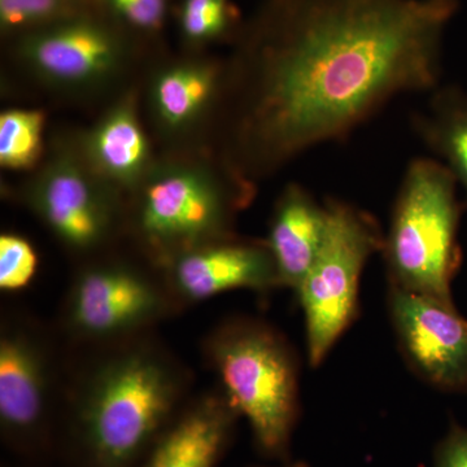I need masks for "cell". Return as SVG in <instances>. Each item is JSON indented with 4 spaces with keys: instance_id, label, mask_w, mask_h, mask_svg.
I'll list each match as a JSON object with an SVG mask.
<instances>
[{
    "instance_id": "cell-1",
    "label": "cell",
    "mask_w": 467,
    "mask_h": 467,
    "mask_svg": "<svg viewBox=\"0 0 467 467\" xmlns=\"http://www.w3.org/2000/svg\"><path fill=\"white\" fill-rule=\"evenodd\" d=\"M456 0H264L223 61L212 153L256 184L431 92Z\"/></svg>"
},
{
    "instance_id": "cell-2",
    "label": "cell",
    "mask_w": 467,
    "mask_h": 467,
    "mask_svg": "<svg viewBox=\"0 0 467 467\" xmlns=\"http://www.w3.org/2000/svg\"><path fill=\"white\" fill-rule=\"evenodd\" d=\"M64 389L77 467H137L192 396L193 374L150 333L92 347Z\"/></svg>"
},
{
    "instance_id": "cell-3",
    "label": "cell",
    "mask_w": 467,
    "mask_h": 467,
    "mask_svg": "<svg viewBox=\"0 0 467 467\" xmlns=\"http://www.w3.org/2000/svg\"><path fill=\"white\" fill-rule=\"evenodd\" d=\"M209 150H173L156 159L126 198L125 234L156 267L208 243L235 236V223L256 196Z\"/></svg>"
},
{
    "instance_id": "cell-4",
    "label": "cell",
    "mask_w": 467,
    "mask_h": 467,
    "mask_svg": "<svg viewBox=\"0 0 467 467\" xmlns=\"http://www.w3.org/2000/svg\"><path fill=\"white\" fill-rule=\"evenodd\" d=\"M217 389L247 420L257 451L285 460L300 414L299 362L284 335L251 317L227 318L202 343Z\"/></svg>"
},
{
    "instance_id": "cell-5",
    "label": "cell",
    "mask_w": 467,
    "mask_h": 467,
    "mask_svg": "<svg viewBox=\"0 0 467 467\" xmlns=\"http://www.w3.org/2000/svg\"><path fill=\"white\" fill-rule=\"evenodd\" d=\"M460 208L454 178L441 162H409L384 233L389 285L453 304L451 284L459 265Z\"/></svg>"
},
{
    "instance_id": "cell-6",
    "label": "cell",
    "mask_w": 467,
    "mask_h": 467,
    "mask_svg": "<svg viewBox=\"0 0 467 467\" xmlns=\"http://www.w3.org/2000/svg\"><path fill=\"white\" fill-rule=\"evenodd\" d=\"M159 267L92 257L77 270L61 304L60 330L84 348L152 333L181 312Z\"/></svg>"
},
{
    "instance_id": "cell-7",
    "label": "cell",
    "mask_w": 467,
    "mask_h": 467,
    "mask_svg": "<svg viewBox=\"0 0 467 467\" xmlns=\"http://www.w3.org/2000/svg\"><path fill=\"white\" fill-rule=\"evenodd\" d=\"M321 250L297 290L306 319L310 367L317 368L348 330L358 312L359 281L368 261L382 252L376 218L340 199L327 198Z\"/></svg>"
},
{
    "instance_id": "cell-8",
    "label": "cell",
    "mask_w": 467,
    "mask_h": 467,
    "mask_svg": "<svg viewBox=\"0 0 467 467\" xmlns=\"http://www.w3.org/2000/svg\"><path fill=\"white\" fill-rule=\"evenodd\" d=\"M21 202L77 256H99L125 234L126 199L88 164L75 140H60L24 184Z\"/></svg>"
},
{
    "instance_id": "cell-9",
    "label": "cell",
    "mask_w": 467,
    "mask_h": 467,
    "mask_svg": "<svg viewBox=\"0 0 467 467\" xmlns=\"http://www.w3.org/2000/svg\"><path fill=\"white\" fill-rule=\"evenodd\" d=\"M57 353L47 330L23 315L0 328V431L20 453H38L50 441L64 398Z\"/></svg>"
},
{
    "instance_id": "cell-10",
    "label": "cell",
    "mask_w": 467,
    "mask_h": 467,
    "mask_svg": "<svg viewBox=\"0 0 467 467\" xmlns=\"http://www.w3.org/2000/svg\"><path fill=\"white\" fill-rule=\"evenodd\" d=\"M128 32L90 11L16 36L15 57L46 88L92 92L119 81L130 66Z\"/></svg>"
},
{
    "instance_id": "cell-11",
    "label": "cell",
    "mask_w": 467,
    "mask_h": 467,
    "mask_svg": "<svg viewBox=\"0 0 467 467\" xmlns=\"http://www.w3.org/2000/svg\"><path fill=\"white\" fill-rule=\"evenodd\" d=\"M389 312L416 376L442 391L467 389V319L453 304L389 285Z\"/></svg>"
},
{
    "instance_id": "cell-12",
    "label": "cell",
    "mask_w": 467,
    "mask_h": 467,
    "mask_svg": "<svg viewBox=\"0 0 467 467\" xmlns=\"http://www.w3.org/2000/svg\"><path fill=\"white\" fill-rule=\"evenodd\" d=\"M159 269L181 309L229 291L282 288L266 242L238 235L183 252Z\"/></svg>"
},
{
    "instance_id": "cell-13",
    "label": "cell",
    "mask_w": 467,
    "mask_h": 467,
    "mask_svg": "<svg viewBox=\"0 0 467 467\" xmlns=\"http://www.w3.org/2000/svg\"><path fill=\"white\" fill-rule=\"evenodd\" d=\"M223 81V61L190 57L161 64L147 82L149 116L160 140L171 150L211 129Z\"/></svg>"
},
{
    "instance_id": "cell-14",
    "label": "cell",
    "mask_w": 467,
    "mask_h": 467,
    "mask_svg": "<svg viewBox=\"0 0 467 467\" xmlns=\"http://www.w3.org/2000/svg\"><path fill=\"white\" fill-rule=\"evenodd\" d=\"M138 103L137 90L126 91L76 140L92 171L125 199L140 187L158 159Z\"/></svg>"
},
{
    "instance_id": "cell-15",
    "label": "cell",
    "mask_w": 467,
    "mask_h": 467,
    "mask_svg": "<svg viewBox=\"0 0 467 467\" xmlns=\"http://www.w3.org/2000/svg\"><path fill=\"white\" fill-rule=\"evenodd\" d=\"M239 418L217 387L192 395L137 467H217L232 444Z\"/></svg>"
},
{
    "instance_id": "cell-16",
    "label": "cell",
    "mask_w": 467,
    "mask_h": 467,
    "mask_svg": "<svg viewBox=\"0 0 467 467\" xmlns=\"http://www.w3.org/2000/svg\"><path fill=\"white\" fill-rule=\"evenodd\" d=\"M327 227V208L303 184L291 182L276 198L265 239L282 287L296 291L315 263Z\"/></svg>"
},
{
    "instance_id": "cell-17",
    "label": "cell",
    "mask_w": 467,
    "mask_h": 467,
    "mask_svg": "<svg viewBox=\"0 0 467 467\" xmlns=\"http://www.w3.org/2000/svg\"><path fill=\"white\" fill-rule=\"evenodd\" d=\"M431 92L427 109L411 115V129L423 146L447 160L448 171L467 187V101L438 88Z\"/></svg>"
},
{
    "instance_id": "cell-18",
    "label": "cell",
    "mask_w": 467,
    "mask_h": 467,
    "mask_svg": "<svg viewBox=\"0 0 467 467\" xmlns=\"http://www.w3.org/2000/svg\"><path fill=\"white\" fill-rule=\"evenodd\" d=\"M46 113L12 109L0 115V165L12 171H36L45 160Z\"/></svg>"
},
{
    "instance_id": "cell-19",
    "label": "cell",
    "mask_w": 467,
    "mask_h": 467,
    "mask_svg": "<svg viewBox=\"0 0 467 467\" xmlns=\"http://www.w3.org/2000/svg\"><path fill=\"white\" fill-rule=\"evenodd\" d=\"M181 38L190 50L238 34V17L230 0H182L178 11Z\"/></svg>"
},
{
    "instance_id": "cell-20",
    "label": "cell",
    "mask_w": 467,
    "mask_h": 467,
    "mask_svg": "<svg viewBox=\"0 0 467 467\" xmlns=\"http://www.w3.org/2000/svg\"><path fill=\"white\" fill-rule=\"evenodd\" d=\"M91 9V0H0V29L16 38Z\"/></svg>"
},
{
    "instance_id": "cell-21",
    "label": "cell",
    "mask_w": 467,
    "mask_h": 467,
    "mask_svg": "<svg viewBox=\"0 0 467 467\" xmlns=\"http://www.w3.org/2000/svg\"><path fill=\"white\" fill-rule=\"evenodd\" d=\"M38 269V254L32 243L18 234L0 236V288L16 292L29 285Z\"/></svg>"
},
{
    "instance_id": "cell-22",
    "label": "cell",
    "mask_w": 467,
    "mask_h": 467,
    "mask_svg": "<svg viewBox=\"0 0 467 467\" xmlns=\"http://www.w3.org/2000/svg\"><path fill=\"white\" fill-rule=\"evenodd\" d=\"M107 16L126 32L158 33L164 26L168 0H99Z\"/></svg>"
},
{
    "instance_id": "cell-23",
    "label": "cell",
    "mask_w": 467,
    "mask_h": 467,
    "mask_svg": "<svg viewBox=\"0 0 467 467\" xmlns=\"http://www.w3.org/2000/svg\"><path fill=\"white\" fill-rule=\"evenodd\" d=\"M434 467H467V429L451 427L436 447Z\"/></svg>"
},
{
    "instance_id": "cell-24",
    "label": "cell",
    "mask_w": 467,
    "mask_h": 467,
    "mask_svg": "<svg viewBox=\"0 0 467 467\" xmlns=\"http://www.w3.org/2000/svg\"><path fill=\"white\" fill-rule=\"evenodd\" d=\"M284 467H308L306 465H303V463H294V465H288Z\"/></svg>"
}]
</instances>
